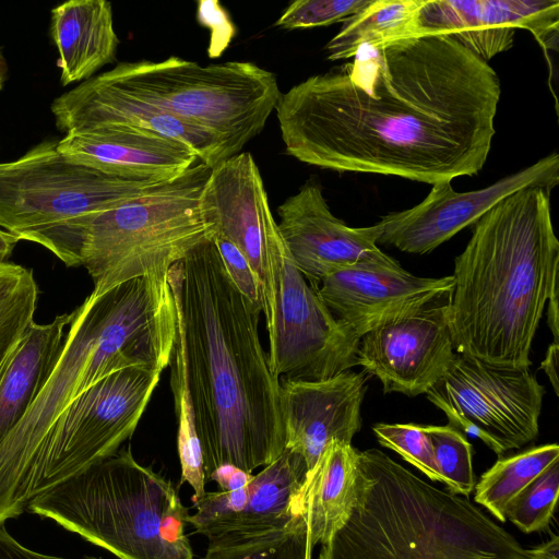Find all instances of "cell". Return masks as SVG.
Instances as JSON below:
<instances>
[{"label": "cell", "mask_w": 559, "mask_h": 559, "mask_svg": "<svg viewBox=\"0 0 559 559\" xmlns=\"http://www.w3.org/2000/svg\"><path fill=\"white\" fill-rule=\"evenodd\" d=\"M353 58L281 93L274 110L288 155L431 186L481 170L501 95L488 62L435 34Z\"/></svg>", "instance_id": "1"}, {"label": "cell", "mask_w": 559, "mask_h": 559, "mask_svg": "<svg viewBox=\"0 0 559 559\" xmlns=\"http://www.w3.org/2000/svg\"><path fill=\"white\" fill-rule=\"evenodd\" d=\"M206 481L223 464L248 473L285 449L281 380L259 334L261 310L229 277L212 238L168 271Z\"/></svg>", "instance_id": "2"}, {"label": "cell", "mask_w": 559, "mask_h": 559, "mask_svg": "<svg viewBox=\"0 0 559 559\" xmlns=\"http://www.w3.org/2000/svg\"><path fill=\"white\" fill-rule=\"evenodd\" d=\"M550 191L520 189L474 224L452 275L449 326L457 354L500 367L531 366L536 330L558 287Z\"/></svg>", "instance_id": "3"}, {"label": "cell", "mask_w": 559, "mask_h": 559, "mask_svg": "<svg viewBox=\"0 0 559 559\" xmlns=\"http://www.w3.org/2000/svg\"><path fill=\"white\" fill-rule=\"evenodd\" d=\"M175 340L171 313L155 289L131 280L72 311L59 357L23 418L0 441V524L26 511L33 471L61 412L91 385L138 367L163 372Z\"/></svg>", "instance_id": "4"}, {"label": "cell", "mask_w": 559, "mask_h": 559, "mask_svg": "<svg viewBox=\"0 0 559 559\" xmlns=\"http://www.w3.org/2000/svg\"><path fill=\"white\" fill-rule=\"evenodd\" d=\"M354 508L318 559H536L467 498L357 450Z\"/></svg>", "instance_id": "5"}, {"label": "cell", "mask_w": 559, "mask_h": 559, "mask_svg": "<svg viewBox=\"0 0 559 559\" xmlns=\"http://www.w3.org/2000/svg\"><path fill=\"white\" fill-rule=\"evenodd\" d=\"M26 510L118 559H193L189 510L174 484L139 463L130 448L35 496Z\"/></svg>", "instance_id": "6"}, {"label": "cell", "mask_w": 559, "mask_h": 559, "mask_svg": "<svg viewBox=\"0 0 559 559\" xmlns=\"http://www.w3.org/2000/svg\"><path fill=\"white\" fill-rule=\"evenodd\" d=\"M46 140L0 163V227L38 243L68 266L80 265L85 230L98 213L160 182L106 175L63 156Z\"/></svg>", "instance_id": "7"}, {"label": "cell", "mask_w": 559, "mask_h": 559, "mask_svg": "<svg viewBox=\"0 0 559 559\" xmlns=\"http://www.w3.org/2000/svg\"><path fill=\"white\" fill-rule=\"evenodd\" d=\"M211 169L200 162L91 219L80 252V266L94 283L91 294L99 296L127 281L168 273L212 238V226L200 209Z\"/></svg>", "instance_id": "8"}, {"label": "cell", "mask_w": 559, "mask_h": 559, "mask_svg": "<svg viewBox=\"0 0 559 559\" xmlns=\"http://www.w3.org/2000/svg\"><path fill=\"white\" fill-rule=\"evenodd\" d=\"M97 78L214 135L229 157L263 130L281 95L276 75L249 61H126Z\"/></svg>", "instance_id": "9"}, {"label": "cell", "mask_w": 559, "mask_h": 559, "mask_svg": "<svg viewBox=\"0 0 559 559\" xmlns=\"http://www.w3.org/2000/svg\"><path fill=\"white\" fill-rule=\"evenodd\" d=\"M264 308L271 371L321 381L357 366L359 337L338 321L296 267L275 218L266 231Z\"/></svg>", "instance_id": "10"}, {"label": "cell", "mask_w": 559, "mask_h": 559, "mask_svg": "<svg viewBox=\"0 0 559 559\" xmlns=\"http://www.w3.org/2000/svg\"><path fill=\"white\" fill-rule=\"evenodd\" d=\"M160 374L138 367L122 369L74 399L47 433L34 466L29 500L117 453L133 435Z\"/></svg>", "instance_id": "11"}, {"label": "cell", "mask_w": 559, "mask_h": 559, "mask_svg": "<svg viewBox=\"0 0 559 559\" xmlns=\"http://www.w3.org/2000/svg\"><path fill=\"white\" fill-rule=\"evenodd\" d=\"M545 388L528 368H509L455 355L427 392L449 425L480 439L496 454L534 441Z\"/></svg>", "instance_id": "12"}, {"label": "cell", "mask_w": 559, "mask_h": 559, "mask_svg": "<svg viewBox=\"0 0 559 559\" xmlns=\"http://www.w3.org/2000/svg\"><path fill=\"white\" fill-rule=\"evenodd\" d=\"M277 227L293 262L313 289L346 269H396L378 247L379 229L349 227L334 216L318 182L308 181L278 207Z\"/></svg>", "instance_id": "13"}, {"label": "cell", "mask_w": 559, "mask_h": 559, "mask_svg": "<svg viewBox=\"0 0 559 559\" xmlns=\"http://www.w3.org/2000/svg\"><path fill=\"white\" fill-rule=\"evenodd\" d=\"M558 183L556 152L479 190L457 192L451 182L437 183L417 205L382 216L374 224L380 233L377 243L408 253H428L515 191L527 187L552 190Z\"/></svg>", "instance_id": "14"}, {"label": "cell", "mask_w": 559, "mask_h": 559, "mask_svg": "<svg viewBox=\"0 0 559 559\" xmlns=\"http://www.w3.org/2000/svg\"><path fill=\"white\" fill-rule=\"evenodd\" d=\"M450 296L359 338L357 366L374 376L384 393L426 394L447 372L456 355L449 326Z\"/></svg>", "instance_id": "15"}, {"label": "cell", "mask_w": 559, "mask_h": 559, "mask_svg": "<svg viewBox=\"0 0 559 559\" xmlns=\"http://www.w3.org/2000/svg\"><path fill=\"white\" fill-rule=\"evenodd\" d=\"M306 475L304 459L284 449L242 488L205 491L193 500L195 511L188 515L187 522L207 539L225 534L286 528L302 521Z\"/></svg>", "instance_id": "16"}, {"label": "cell", "mask_w": 559, "mask_h": 559, "mask_svg": "<svg viewBox=\"0 0 559 559\" xmlns=\"http://www.w3.org/2000/svg\"><path fill=\"white\" fill-rule=\"evenodd\" d=\"M419 36L448 35L488 62L513 46L518 28L557 50L558 0H420Z\"/></svg>", "instance_id": "17"}, {"label": "cell", "mask_w": 559, "mask_h": 559, "mask_svg": "<svg viewBox=\"0 0 559 559\" xmlns=\"http://www.w3.org/2000/svg\"><path fill=\"white\" fill-rule=\"evenodd\" d=\"M452 275L416 276L396 269H346L324 277L314 289L331 313L359 338L451 295Z\"/></svg>", "instance_id": "18"}, {"label": "cell", "mask_w": 559, "mask_h": 559, "mask_svg": "<svg viewBox=\"0 0 559 559\" xmlns=\"http://www.w3.org/2000/svg\"><path fill=\"white\" fill-rule=\"evenodd\" d=\"M367 379L365 371L346 370L321 381H281L285 449L304 459L307 475L331 442L352 444L361 427Z\"/></svg>", "instance_id": "19"}, {"label": "cell", "mask_w": 559, "mask_h": 559, "mask_svg": "<svg viewBox=\"0 0 559 559\" xmlns=\"http://www.w3.org/2000/svg\"><path fill=\"white\" fill-rule=\"evenodd\" d=\"M51 112L57 129L64 134L108 126L129 127L186 144L210 168L229 157L214 135L129 96L97 75L55 98Z\"/></svg>", "instance_id": "20"}, {"label": "cell", "mask_w": 559, "mask_h": 559, "mask_svg": "<svg viewBox=\"0 0 559 559\" xmlns=\"http://www.w3.org/2000/svg\"><path fill=\"white\" fill-rule=\"evenodd\" d=\"M212 236L230 241L260 280H266V231L274 219L259 167L249 152L233 155L211 169L200 198Z\"/></svg>", "instance_id": "21"}, {"label": "cell", "mask_w": 559, "mask_h": 559, "mask_svg": "<svg viewBox=\"0 0 559 559\" xmlns=\"http://www.w3.org/2000/svg\"><path fill=\"white\" fill-rule=\"evenodd\" d=\"M59 152L72 162L109 176L165 182L195 165L186 144L155 132L119 126L72 131L58 141Z\"/></svg>", "instance_id": "22"}, {"label": "cell", "mask_w": 559, "mask_h": 559, "mask_svg": "<svg viewBox=\"0 0 559 559\" xmlns=\"http://www.w3.org/2000/svg\"><path fill=\"white\" fill-rule=\"evenodd\" d=\"M50 35L58 50L63 86L93 78L116 59L119 39L111 4L105 0H69L51 10Z\"/></svg>", "instance_id": "23"}, {"label": "cell", "mask_w": 559, "mask_h": 559, "mask_svg": "<svg viewBox=\"0 0 559 559\" xmlns=\"http://www.w3.org/2000/svg\"><path fill=\"white\" fill-rule=\"evenodd\" d=\"M72 312L31 324L0 366V441L15 427L46 383L61 352Z\"/></svg>", "instance_id": "24"}, {"label": "cell", "mask_w": 559, "mask_h": 559, "mask_svg": "<svg viewBox=\"0 0 559 559\" xmlns=\"http://www.w3.org/2000/svg\"><path fill=\"white\" fill-rule=\"evenodd\" d=\"M357 449L331 442L302 488V521L310 544L325 545L346 524L354 508Z\"/></svg>", "instance_id": "25"}, {"label": "cell", "mask_w": 559, "mask_h": 559, "mask_svg": "<svg viewBox=\"0 0 559 559\" xmlns=\"http://www.w3.org/2000/svg\"><path fill=\"white\" fill-rule=\"evenodd\" d=\"M420 0H371L326 44L329 60L353 58L361 47H379L419 36Z\"/></svg>", "instance_id": "26"}, {"label": "cell", "mask_w": 559, "mask_h": 559, "mask_svg": "<svg viewBox=\"0 0 559 559\" xmlns=\"http://www.w3.org/2000/svg\"><path fill=\"white\" fill-rule=\"evenodd\" d=\"M559 445L548 443L498 460L475 484L474 500L500 522H506L508 503L554 462Z\"/></svg>", "instance_id": "27"}, {"label": "cell", "mask_w": 559, "mask_h": 559, "mask_svg": "<svg viewBox=\"0 0 559 559\" xmlns=\"http://www.w3.org/2000/svg\"><path fill=\"white\" fill-rule=\"evenodd\" d=\"M312 550L299 521L282 530L212 537L203 559H312Z\"/></svg>", "instance_id": "28"}, {"label": "cell", "mask_w": 559, "mask_h": 559, "mask_svg": "<svg viewBox=\"0 0 559 559\" xmlns=\"http://www.w3.org/2000/svg\"><path fill=\"white\" fill-rule=\"evenodd\" d=\"M170 386L174 395L175 414L178 425L177 449L181 467V483L193 489L192 500L205 493L206 478L199 438L194 426L192 401L186 374L181 334H177L170 358Z\"/></svg>", "instance_id": "29"}, {"label": "cell", "mask_w": 559, "mask_h": 559, "mask_svg": "<svg viewBox=\"0 0 559 559\" xmlns=\"http://www.w3.org/2000/svg\"><path fill=\"white\" fill-rule=\"evenodd\" d=\"M38 295L32 269L0 262V366L34 322Z\"/></svg>", "instance_id": "30"}, {"label": "cell", "mask_w": 559, "mask_h": 559, "mask_svg": "<svg viewBox=\"0 0 559 559\" xmlns=\"http://www.w3.org/2000/svg\"><path fill=\"white\" fill-rule=\"evenodd\" d=\"M425 427L431 440L440 483L449 492L468 497L476 484L472 444L462 431L451 425Z\"/></svg>", "instance_id": "31"}, {"label": "cell", "mask_w": 559, "mask_h": 559, "mask_svg": "<svg viewBox=\"0 0 559 559\" xmlns=\"http://www.w3.org/2000/svg\"><path fill=\"white\" fill-rule=\"evenodd\" d=\"M559 495V461L554 462L506 508V520L525 534L544 531L549 526Z\"/></svg>", "instance_id": "32"}, {"label": "cell", "mask_w": 559, "mask_h": 559, "mask_svg": "<svg viewBox=\"0 0 559 559\" xmlns=\"http://www.w3.org/2000/svg\"><path fill=\"white\" fill-rule=\"evenodd\" d=\"M379 443L400 454L432 481L440 483L430 437L425 426L414 424H383L372 427Z\"/></svg>", "instance_id": "33"}, {"label": "cell", "mask_w": 559, "mask_h": 559, "mask_svg": "<svg viewBox=\"0 0 559 559\" xmlns=\"http://www.w3.org/2000/svg\"><path fill=\"white\" fill-rule=\"evenodd\" d=\"M371 0H297L280 15L275 25L286 29L329 26L346 21Z\"/></svg>", "instance_id": "34"}, {"label": "cell", "mask_w": 559, "mask_h": 559, "mask_svg": "<svg viewBox=\"0 0 559 559\" xmlns=\"http://www.w3.org/2000/svg\"><path fill=\"white\" fill-rule=\"evenodd\" d=\"M225 269L236 287L253 306L263 311V286L243 254L227 239L212 236Z\"/></svg>", "instance_id": "35"}, {"label": "cell", "mask_w": 559, "mask_h": 559, "mask_svg": "<svg viewBox=\"0 0 559 559\" xmlns=\"http://www.w3.org/2000/svg\"><path fill=\"white\" fill-rule=\"evenodd\" d=\"M199 21L212 29L211 57H218L234 36V25L217 1L199 2Z\"/></svg>", "instance_id": "36"}, {"label": "cell", "mask_w": 559, "mask_h": 559, "mask_svg": "<svg viewBox=\"0 0 559 559\" xmlns=\"http://www.w3.org/2000/svg\"><path fill=\"white\" fill-rule=\"evenodd\" d=\"M0 559H69L58 556L46 555L28 549L13 538L7 531L4 523L0 524ZM80 559H100L92 556H84Z\"/></svg>", "instance_id": "37"}, {"label": "cell", "mask_w": 559, "mask_h": 559, "mask_svg": "<svg viewBox=\"0 0 559 559\" xmlns=\"http://www.w3.org/2000/svg\"><path fill=\"white\" fill-rule=\"evenodd\" d=\"M252 475L233 464H223L211 473L209 480L215 481L219 490L233 491L246 486Z\"/></svg>", "instance_id": "38"}, {"label": "cell", "mask_w": 559, "mask_h": 559, "mask_svg": "<svg viewBox=\"0 0 559 559\" xmlns=\"http://www.w3.org/2000/svg\"><path fill=\"white\" fill-rule=\"evenodd\" d=\"M558 350H559V344L552 342L548 346L545 358L540 364V368L545 371V373L549 378L552 389L557 395H558V376H557Z\"/></svg>", "instance_id": "39"}, {"label": "cell", "mask_w": 559, "mask_h": 559, "mask_svg": "<svg viewBox=\"0 0 559 559\" xmlns=\"http://www.w3.org/2000/svg\"><path fill=\"white\" fill-rule=\"evenodd\" d=\"M548 305V325L554 336V343L559 344V311H558V287L555 288L547 301Z\"/></svg>", "instance_id": "40"}, {"label": "cell", "mask_w": 559, "mask_h": 559, "mask_svg": "<svg viewBox=\"0 0 559 559\" xmlns=\"http://www.w3.org/2000/svg\"><path fill=\"white\" fill-rule=\"evenodd\" d=\"M531 549L536 559H559V537L554 535L549 540Z\"/></svg>", "instance_id": "41"}, {"label": "cell", "mask_w": 559, "mask_h": 559, "mask_svg": "<svg viewBox=\"0 0 559 559\" xmlns=\"http://www.w3.org/2000/svg\"><path fill=\"white\" fill-rule=\"evenodd\" d=\"M19 241L15 236L0 227V262L12 253Z\"/></svg>", "instance_id": "42"}, {"label": "cell", "mask_w": 559, "mask_h": 559, "mask_svg": "<svg viewBox=\"0 0 559 559\" xmlns=\"http://www.w3.org/2000/svg\"><path fill=\"white\" fill-rule=\"evenodd\" d=\"M7 78H8V63H7V60L0 49V91L3 88Z\"/></svg>", "instance_id": "43"}]
</instances>
